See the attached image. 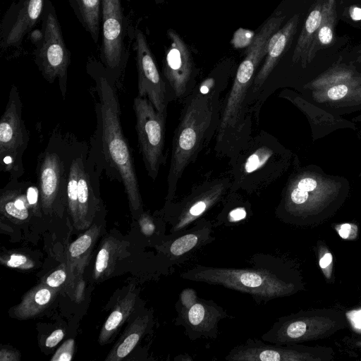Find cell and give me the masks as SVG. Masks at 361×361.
<instances>
[{
  "mask_svg": "<svg viewBox=\"0 0 361 361\" xmlns=\"http://www.w3.org/2000/svg\"><path fill=\"white\" fill-rule=\"evenodd\" d=\"M87 73L94 82L97 128L89 153L111 180L122 183L133 213L142 212V200L130 147L121 123L118 85L101 61L90 58Z\"/></svg>",
  "mask_w": 361,
  "mask_h": 361,
  "instance_id": "obj_1",
  "label": "cell"
},
{
  "mask_svg": "<svg viewBox=\"0 0 361 361\" xmlns=\"http://www.w3.org/2000/svg\"><path fill=\"white\" fill-rule=\"evenodd\" d=\"M251 267H209L197 264L180 274L185 280L221 286L250 295L257 304L290 295L297 290L281 260L271 254L256 253Z\"/></svg>",
  "mask_w": 361,
  "mask_h": 361,
  "instance_id": "obj_2",
  "label": "cell"
},
{
  "mask_svg": "<svg viewBox=\"0 0 361 361\" xmlns=\"http://www.w3.org/2000/svg\"><path fill=\"white\" fill-rule=\"evenodd\" d=\"M350 190L346 178L328 174L317 165L299 164L288 176L275 214L284 221H301L334 210Z\"/></svg>",
  "mask_w": 361,
  "mask_h": 361,
  "instance_id": "obj_3",
  "label": "cell"
},
{
  "mask_svg": "<svg viewBox=\"0 0 361 361\" xmlns=\"http://www.w3.org/2000/svg\"><path fill=\"white\" fill-rule=\"evenodd\" d=\"M183 104L172 140L166 202L174 200L185 169L215 137L219 121L221 99L193 90Z\"/></svg>",
  "mask_w": 361,
  "mask_h": 361,
  "instance_id": "obj_4",
  "label": "cell"
},
{
  "mask_svg": "<svg viewBox=\"0 0 361 361\" xmlns=\"http://www.w3.org/2000/svg\"><path fill=\"white\" fill-rule=\"evenodd\" d=\"M229 192L258 194L300 164L297 155L271 134L262 130L229 159Z\"/></svg>",
  "mask_w": 361,
  "mask_h": 361,
  "instance_id": "obj_5",
  "label": "cell"
},
{
  "mask_svg": "<svg viewBox=\"0 0 361 361\" xmlns=\"http://www.w3.org/2000/svg\"><path fill=\"white\" fill-rule=\"evenodd\" d=\"M82 141L55 128L37 160L36 184L42 212L51 214L66 207L68 177L72 160Z\"/></svg>",
  "mask_w": 361,
  "mask_h": 361,
  "instance_id": "obj_6",
  "label": "cell"
},
{
  "mask_svg": "<svg viewBox=\"0 0 361 361\" xmlns=\"http://www.w3.org/2000/svg\"><path fill=\"white\" fill-rule=\"evenodd\" d=\"M101 62L116 81L123 86L125 69L130 54L129 44L133 40L134 29L130 27L121 0H102Z\"/></svg>",
  "mask_w": 361,
  "mask_h": 361,
  "instance_id": "obj_7",
  "label": "cell"
},
{
  "mask_svg": "<svg viewBox=\"0 0 361 361\" xmlns=\"http://www.w3.org/2000/svg\"><path fill=\"white\" fill-rule=\"evenodd\" d=\"M231 185L229 176L211 178L194 185L178 201L165 202L161 211L164 221L171 226L168 236H176L209 209L222 202Z\"/></svg>",
  "mask_w": 361,
  "mask_h": 361,
  "instance_id": "obj_8",
  "label": "cell"
},
{
  "mask_svg": "<svg viewBox=\"0 0 361 361\" xmlns=\"http://www.w3.org/2000/svg\"><path fill=\"white\" fill-rule=\"evenodd\" d=\"M41 22L42 35L34 44V61L49 83L52 84L57 80L61 94L65 99L71 53L64 42L56 12L51 0L47 3Z\"/></svg>",
  "mask_w": 361,
  "mask_h": 361,
  "instance_id": "obj_9",
  "label": "cell"
},
{
  "mask_svg": "<svg viewBox=\"0 0 361 361\" xmlns=\"http://www.w3.org/2000/svg\"><path fill=\"white\" fill-rule=\"evenodd\" d=\"M29 140L23 103L18 87L12 85L0 119V171L8 173L9 180L19 179L25 173L23 155Z\"/></svg>",
  "mask_w": 361,
  "mask_h": 361,
  "instance_id": "obj_10",
  "label": "cell"
},
{
  "mask_svg": "<svg viewBox=\"0 0 361 361\" xmlns=\"http://www.w3.org/2000/svg\"><path fill=\"white\" fill-rule=\"evenodd\" d=\"M133 109L140 152L147 175L155 180L165 164L166 121L167 116L156 110L149 99L135 97Z\"/></svg>",
  "mask_w": 361,
  "mask_h": 361,
  "instance_id": "obj_11",
  "label": "cell"
},
{
  "mask_svg": "<svg viewBox=\"0 0 361 361\" xmlns=\"http://www.w3.org/2000/svg\"><path fill=\"white\" fill-rule=\"evenodd\" d=\"M169 45L165 51L162 75L171 100L184 101L196 87L193 59L186 43L173 29L167 30Z\"/></svg>",
  "mask_w": 361,
  "mask_h": 361,
  "instance_id": "obj_12",
  "label": "cell"
},
{
  "mask_svg": "<svg viewBox=\"0 0 361 361\" xmlns=\"http://www.w3.org/2000/svg\"><path fill=\"white\" fill-rule=\"evenodd\" d=\"M132 47L137 71V95L149 99L157 111L167 116L168 104L171 102L167 85L140 29H134Z\"/></svg>",
  "mask_w": 361,
  "mask_h": 361,
  "instance_id": "obj_13",
  "label": "cell"
},
{
  "mask_svg": "<svg viewBox=\"0 0 361 361\" xmlns=\"http://www.w3.org/2000/svg\"><path fill=\"white\" fill-rule=\"evenodd\" d=\"M49 0H18L5 13L0 25V48L18 49L41 20Z\"/></svg>",
  "mask_w": 361,
  "mask_h": 361,
  "instance_id": "obj_14",
  "label": "cell"
},
{
  "mask_svg": "<svg viewBox=\"0 0 361 361\" xmlns=\"http://www.w3.org/2000/svg\"><path fill=\"white\" fill-rule=\"evenodd\" d=\"M176 310L175 325L183 326L185 335L191 341L217 338L220 322L233 318L213 300L200 298L190 307Z\"/></svg>",
  "mask_w": 361,
  "mask_h": 361,
  "instance_id": "obj_15",
  "label": "cell"
},
{
  "mask_svg": "<svg viewBox=\"0 0 361 361\" xmlns=\"http://www.w3.org/2000/svg\"><path fill=\"white\" fill-rule=\"evenodd\" d=\"M214 221L200 218L183 233L173 237L166 235L160 250L173 267L188 261L199 250L216 240Z\"/></svg>",
  "mask_w": 361,
  "mask_h": 361,
  "instance_id": "obj_16",
  "label": "cell"
},
{
  "mask_svg": "<svg viewBox=\"0 0 361 361\" xmlns=\"http://www.w3.org/2000/svg\"><path fill=\"white\" fill-rule=\"evenodd\" d=\"M102 173L90 154L87 145L81 155L78 178V229L90 226L100 209L99 180Z\"/></svg>",
  "mask_w": 361,
  "mask_h": 361,
  "instance_id": "obj_17",
  "label": "cell"
},
{
  "mask_svg": "<svg viewBox=\"0 0 361 361\" xmlns=\"http://www.w3.org/2000/svg\"><path fill=\"white\" fill-rule=\"evenodd\" d=\"M326 318L295 315L279 318L271 328L263 334L262 340L279 345L303 341L322 334L333 326Z\"/></svg>",
  "mask_w": 361,
  "mask_h": 361,
  "instance_id": "obj_18",
  "label": "cell"
},
{
  "mask_svg": "<svg viewBox=\"0 0 361 361\" xmlns=\"http://www.w3.org/2000/svg\"><path fill=\"white\" fill-rule=\"evenodd\" d=\"M227 361H306L314 358L290 344L279 345L258 338H247L233 348L225 357Z\"/></svg>",
  "mask_w": 361,
  "mask_h": 361,
  "instance_id": "obj_19",
  "label": "cell"
},
{
  "mask_svg": "<svg viewBox=\"0 0 361 361\" xmlns=\"http://www.w3.org/2000/svg\"><path fill=\"white\" fill-rule=\"evenodd\" d=\"M279 97L290 102L306 116L314 141L339 129H357L353 121L314 105L294 91L286 89L279 94Z\"/></svg>",
  "mask_w": 361,
  "mask_h": 361,
  "instance_id": "obj_20",
  "label": "cell"
},
{
  "mask_svg": "<svg viewBox=\"0 0 361 361\" xmlns=\"http://www.w3.org/2000/svg\"><path fill=\"white\" fill-rule=\"evenodd\" d=\"M299 20V15H293L284 26L270 37L264 61L257 71L251 87L250 103L251 95L255 97L260 91L281 58L290 47L296 33Z\"/></svg>",
  "mask_w": 361,
  "mask_h": 361,
  "instance_id": "obj_21",
  "label": "cell"
},
{
  "mask_svg": "<svg viewBox=\"0 0 361 361\" xmlns=\"http://www.w3.org/2000/svg\"><path fill=\"white\" fill-rule=\"evenodd\" d=\"M28 180L11 179L1 190V212L9 219L25 221L33 214L27 197Z\"/></svg>",
  "mask_w": 361,
  "mask_h": 361,
  "instance_id": "obj_22",
  "label": "cell"
},
{
  "mask_svg": "<svg viewBox=\"0 0 361 361\" xmlns=\"http://www.w3.org/2000/svg\"><path fill=\"white\" fill-rule=\"evenodd\" d=\"M345 85L361 86V73L353 63L348 64L340 57L325 71L305 84L304 88L312 92Z\"/></svg>",
  "mask_w": 361,
  "mask_h": 361,
  "instance_id": "obj_23",
  "label": "cell"
},
{
  "mask_svg": "<svg viewBox=\"0 0 361 361\" xmlns=\"http://www.w3.org/2000/svg\"><path fill=\"white\" fill-rule=\"evenodd\" d=\"M323 1L324 0H315L312 4L293 51L292 62L300 63L302 68H306L308 65V55L318 34Z\"/></svg>",
  "mask_w": 361,
  "mask_h": 361,
  "instance_id": "obj_24",
  "label": "cell"
},
{
  "mask_svg": "<svg viewBox=\"0 0 361 361\" xmlns=\"http://www.w3.org/2000/svg\"><path fill=\"white\" fill-rule=\"evenodd\" d=\"M223 207L214 221V226H231L245 221L252 215V205L242 193L229 192L222 200Z\"/></svg>",
  "mask_w": 361,
  "mask_h": 361,
  "instance_id": "obj_25",
  "label": "cell"
},
{
  "mask_svg": "<svg viewBox=\"0 0 361 361\" xmlns=\"http://www.w3.org/2000/svg\"><path fill=\"white\" fill-rule=\"evenodd\" d=\"M151 322L152 316L149 313L138 316L123 334L106 360L118 361L126 357L137 344Z\"/></svg>",
  "mask_w": 361,
  "mask_h": 361,
  "instance_id": "obj_26",
  "label": "cell"
},
{
  "mask_svg": "<svg viewBox=\"0 0 361 361\" xmlns=\"http://www.w3.org/2000/svg\"><path fill=\"white\" fill-rule=\"evenodd\" d=\"M336 23V0H324L322 19L317 38L309 53L307 63H310L317 52L333 44Z\"/></svg>",
  "mask_w": 361,
  "mask_h": 361,
  "instance_id": "obj_27",
  "label": "cell"
},
{
  "mask_svg": "<svg viewBox=\"0 0 361 361\" xmlns=\"http://www.w3.org/2000/svg\"><path fill=\"white\" fill-rule=\"evenodd\" d=\"M83 28L97 44L99 37L102 0H67Z\"/></svg>",
  "mask_w": 361,
  "mask_h": 361,
  "instance_id": "obj_28",
  "label": "cell"
},
{
  "mask_svg": "<svg viewBox=\"0 0 361 361\" xmlns=\"http://www.w3.org/2000/svg\"><path fill=\"white\" fill-rule=\"evenodd\" d=\"M52 296L53 290L48 287L42 284L34 287L14 309L15 316L20 319L36 316L47 307Z\"/></svg>",
  "mask_w": 361,
  "mask_h": 361,
  "instance_id": "obj_29",
  "label": "cell"
},
{
  "mask_svg": "<svg viewBox=\"0 0 361 361\" xmlns=\"http://www.w3.org/2000/svg\"><path fill=\"white\" fill-rule=\"evenodd\" d=\"M136 294L129 292L113 310L106 320L99 335V343L104 344L113 336L134 309Z\"/></svg>",
  "mask_w": 361,
  "mask_h": 361,
  "instance_id": "obj_30",
  "label": "cell"
},
{
  "mask_svg": "<svg viewBox=\"0 0 361 361\" xmlns=\"http://www.w3.org/2000/svg\"><path fill=\"white\" fill-rule=\"evenodd\" d=\"M121 245L114 238H108L99 250L94 264L95 278L108 275L120 252Z\"/></svg>",
  "mask_w": 361,
  "mask_h": 361,
  "instance_id": "obj_31",
  "label": "cell"
},
{
  "mask_svg": "<svg viewBox=\"0 0 361 361\" xmlns=\"http://www.w3.org/2000/svg\"><path fill=\"white\" fill-rule=\"evenodd\" d=\"M228 79V72L214 71L197 85L193 90L202 95L221 99V95L227 87Z\"/></svg>",
  "mask_w": 361,
  "mask_h": 361,
  "instance_id": "obj_32",
  "label": "cell"
},
{
  "mask_svg": "<svg viewBox=\"0 0 361 361\" xmlns=\"http://www.w3.org/2000/svg\"><path fill=\"white\" fill-rule=\"evenodd\" d=\"M329 107V111L338 116L361 109V86L355 89L343 100Z\"/></svg>",
  "mask_w": 361,
  "mask_h": 361,
  "instance_id": "obj_33",
  "label": "cell"
},
{
  "mask_svg": "<svg viewBox=\"0 0 361 361\" xmlns=\"http://www.w3.org/2000/svg\"><path fill=\"white\" fill-rule=\"evenodd\" d=\"M97 228L96 226H93L71 244L68 250L72 258H78L87 252L99 233Z\"/></svg>",
  "mask_w": 361,
  "mask_h": 361,
  "instance_id": "obj_34",
  "label": "cell"
},
{
  "mask_svg": "<svg viewBox=\"0 0 361 361\" xmlns=\"http://www.w3.org/2000/svg\"><path fill=\"white\" fill-rule=\"evenodd\" d=\"M255 35L252 31L239 28L234 34L231 42L235 48L248 47L253 41Z\"/></svg>",
  "mask_w": 361,
  "mask_h": 361,
  "instance_id": "obj_35",
  "label": "cell"
},
{
  "mask_svg": "<svg viewBox=\"0 0 361 361\" xmlns=\"http://www.w3.org/2000/svg\"><path fill=\"white\" fill-rule=\"evenodd\" d=\"M74 351V340L71 338L66 341L56 351L51 359V361H70L72 360Z\"/></svg>",
  "mask_w": 361,
  "mask_h": 361,
  "instance_id": "obj_36",
  "label": "cell"
},
{
  "mask_svg": "<svg viewBox=\"0 0 361 361\" xmlns=\"http://www.w3.org/2000/svg\"><path fill=\"white\" fill-rule=\"evenodd\" d=\"M138 222L141 232L145 236H152L155 233L157 225L154 217L149 214L142 212L139 215Z\"/></svg>",
  "mask_w": 361,
  "mask_h": 361,
  "instance_id": "obj_37",
  "label": "cell"
},
{
  "mask_svg": "<svg viewBox=\"0 0 361 361\" xmlns=\"http://www.w3.org/2000/svg\"><path fill=\"white\" fill-rule=\"evenodd\" d=\"M196 291L192 288H185L180 294L179 299L175 304V308L188 309L197 300Z\"/></svg>",
  "mask_w": 361,
  "mask_h": 361,
  "instance_id": "obj_38",
  "label": "cell"
},
{
  "mask_svg": "<svg viewBox=\"0 0 361 361\" xmlns=\"http://www.w3.org/2000/svg\"><path fill=\"white\" fill-rule=\"evenodd\" d=\"M5 264L12 268L28 269L33 267V263L26 256L21 254H11L5 260Z\"/></svg>",
  "mask_w": 361,
  "mask_h": 361,
  "instance_id": "obj_39",
  "label": "cell"
},
{
  "mask_svg": "<svg viewBox=\"0 0 361 361\" xmlns=\"http://www.w3.org/2000/svg\"><path fill=\"white\" fill-rule=\"evenodd\" d=\"M66 279V274L63 269H57L46 279V284L51 288H58L63 284Z\"/></svg>",
  "mask_w": 361,
  "mask_h": 361,
  "instance_id": "obj_40",
  "label": "cell"
},
{
  "mask_svg": "<svg viewBox=\"0 0 361 361\" xmlns=\"http://www.w3.org/2000/svg\"><path fill=\"white\" fill-rule=\"evenodd\" d=\"M357 227L350 224H343L339 226L338 233L343 239H350L354 238L356 235Z\"/></svg>",
  "mask_w": 361,
  "mask_h": 361,
  "instance_id": "obj_41",
  "label": "cell"
},
{
  "mask_svg": "<svg viewBox=\"0 0 361 361\" xmlns=\"http://www.w3.org/2000/svg\"><path fill=\"white\" fill-rule=\"evenodd\" d=\"M64 333L62 329L54 331L47 338L45 345L48 348L56 346L63 338Z\"/></svg>",
  "mask_w": 361,
  "mask_h": 361,
  "instance_id": "obj_42",
  "label": "cell"
},
{
  "mask_svg": "<svg viewBox=\"0 0 361 361\" xmlns=\"http://www.w3.org/2000/svg\"><path fill=\"white\" fill-rule=\"evenodd\" d=\"M333 261L332 255L330 252H326L319 259V267L323 270L326 269L331 266Z\"/></svg>",
  "mask_w": 361,
  "mask_h": 361,
  "instance_id": "obj_43",
  "label": "cell"
},
{
  "mask_svg": "<svg viewBox=\"0 0 361 361\" xmlns=\"http://www.w3.org/2000/svg\"><path fill=\"white\" fill-rule=\"evenodd\" d=\"M1 360H17L18 358H17L16 354H14L11 351L4 350H1Z\"/></svg>",
  "mask_w": 361,
  "mask_h": 361,
  "instance_id": "obj_44",
  "label": "cell"
},
{
  "mask_svg": "<svg viewBox=\"0 0 361 361\" xmlns=\"http://www.w3.org/2000/svg\"><path fill=\"white\" fill-rule=\"evenodd\" d=\"M350 18L354 20H361V8L356 7V6H352L350 8L349 11Z\"/></svg>",
  "mask_w": 361,
  "mask_h": 361,
  "instance_id": "obj_45",
  "label": "cell"
},
{
  "mask_svg": "<svg viewBox=\"0 0 361 361\" xmlns=\"http://www.w3.org/2000/svg\"><path fill=\"white\" fill-rule=\"evenodd\" d=\"M174 360L182 361V360H192V358L188 355H179L175 357Z\"/></svg>",
  "mask_w": 361,
  "mask_h": 361,
  "instance_id": "obj_46",
  "label": "cell"
},
{
  "mask_svg": "<svg viewBox=\"0 0 361 361\" xmlns=\"http://www.w3.org/2000/svg\"><path fill=\"white\" fill-rule=\"evenodd\" d=\"M353 321L356 326L361 328V312L357 314L356 319L354 318Z\"/></svg>",
  "mask_w": 361,
  "mask_h": 361,
  "instance_id": "obj_47",
  "label": "cell"
},
{
  "mask_svg": "<svg viewBox=\"0 0 361 361\" xmlns=\"http://www.w3.org/2000/svg\"><path fill=\"white\" fill-rule=\"evenodd\" d=\"M351 121H353L354 123H360V122H361V114L357 115V116L353 117L351 119Z\"/></svg>",
  "mask_w": 361,
  "mask_h": 361,
  "instance_id": "obj_48",
  "label": "cell"
},
{
  "mask_svg": "<svg viewBox=\"0 0 361 361\" xmlns=\"http://www.w3.org/2000/svg\"><path fill=\"white\" fill-rule=\"evenodd\" d=\"M355 61V63L361 64V49L357 52V56Z\"/></svg>",
  "mask_w": 361,
  "mask_h": 361,
  "instance_id": "obj_49",
  "label": "cell"
},
{
  "mask_svg": "<svg viewBox=\"0 0 361 361\" xmlns=\"http://www.w3.org/2000/svg\"><path fill=\"white\" fill-rule=\"evenodd\" d=\"M157 3H162L164 2L165 0H155Z\"/></svg>",
  "mask_w": 361,
  "mask_h": 361,
  "instance_id": "obj_50",
  "label": "cell"
},
{
  "mask_svg": "<svg viewBox=\"0 0 361 361\" xmlns=\"http://www.w3.org/2000/svg\"><path fill=\"white\" fill-rule=\"evenodd\" d=\"M358 177H359V178H360V177H361V171H360V173H359Z\"/></svg>",
  "mask_w": 361,
  "mask_h": 361,
  "instance_id": "obj_51",
  "label": "cell"
},
{
  "mask_svg": "<svg viewBox=\"0 0 361 361\" xmlns=\"http://www.w3.org/2000/svg\"><path fill=\"white\" fill-rule=\"evenodd\" d=\"M360 135H361V130H360Z\"/></svg>",
  "mask_w": 361,
  "mask_h": 361,
  "instance_id": "obj_52",
  "label": "cell"
},
{
  "mask_svg": "<svg viewBox=\"0 0 361 361\" xmlns=\"http://www.w3.org/2000/svg\"><path fill=\"white\" fill-rule=\"evenodd\" d=\"M359 345H361V342L360 343V344H359Z\"/></svg>",
  "mask_w": 361,
  "mask_h": 361,
  "instance_id": "obj_53",
  "label": "cell"
}]
</instances>
